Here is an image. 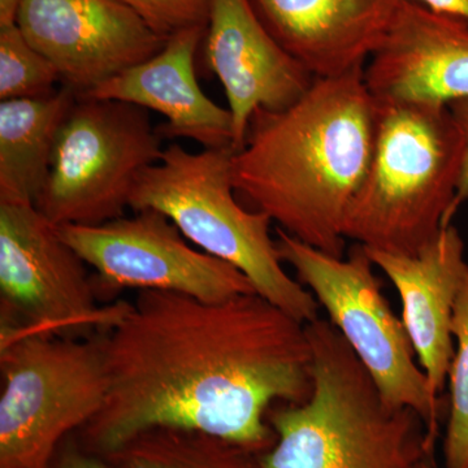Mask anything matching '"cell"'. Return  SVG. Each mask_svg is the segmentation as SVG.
I'll return each instance as SVG.
<instances>
[{
	"instance_id": "obj_1",
	"label": "cell",
	"mask_w": 468,
	"mask_h": 468,
	"mask_svg": "<svg viewBox=\"0 0 468 468\" xmlns=\"http://www.w3.org/2000/svg\"><path fill=\"white\" fill-rule=\"evenodd\" d=\"M101 335L109 393L75 433L101 457L155 430L203 433L261 454L276 442L271 406L300 405L313 392L306 324L258 292L208 303L140 291Z\"/></svg>"
},
{
	"instance_id": "obj_2",
	"label": "cell",
	"mask_w": 468,
	"mask_h": 468,
	"mask_svg": "<svg viewBox=\"0 0 468 468\" xmlns=\"http://www.w3.org/2000/svg\"><path fill=\"white\" fill-rule=\"evenodd\" d=\"M378 103L365 68L315 79L282 111L257 110L234 151V190L294 239L344 258V224L367 175Z\"/></svg>"
},
{
	"instance_id": "obj_3",
	"label": "cell",
	"mask_w": 468,
	"mask_h": 468,
	"mask_svg": "<svg viewBox=\"0 0 468 468\" xmlns=\"http://www.w3.org/2000/svg\"><path fill=\"white\" fill-rule=\"evenodd\" d=\"M314 387L300 405L280 403L267 420L276 433L263 468H415L435 443L423 419L385 402L377 383L329 320L306 325Z\"/></svg>"
},
{
	"instance_id": "obj_4",
	"label": "cell",
	"mask_w": 468,
	"mask_h": 468,
	"mask_svg": "<svg viewBox=\"0 0 468 468\" xmlns=\"http://www.w3.org/2000/svg\"><path fill=\"white\" fill-rule=\"evenodd\" d=\"M377 103L374 154L344 236L369 250L414 257L452 224L464 137L448 104Z\"/></svg>"
},
{
	"instance_id": "obj_5",
	"label": "cell",
	"mask_w": 468,
	"mask_h": 468,
	"mask_svg": "<svg viewBox=\"0 0 468 468\" xmlns=\"http://www.w3.org/2000/svg\"><path fill=\"white\" fill-rule=\"evenodd\" d=\"M232 147L190 153L169 144L135 181L129 207L156 209L201 250L248 276L255 291L304 324L319 319V302L282 267L271 220L237 202Z\"/></svg>"
},
{
	"instance_id": "obj_6",
	"label": "cell",
	"mask_w": 468,
	"mask_h": 468,
	"mask_svg": "<svg viewBox=\"0 0 468 468\" xmlns=\"http://www.w3.org/2000/svg\"><path fill=\"white\" fill-rule=\"evenodd\" d=\"M0 468H50L109 393L101 335L0 341Z\"/></svg>"
},
{
	"instance_id": "obj_7",
	"label": "cell",
	"mask_w": 468,
	"mask_h": 468,
	"mask_svg": "<svg viewBox=\"0 0 468 468\" xmlns=\"http://www.w3.org/2000/svg\"><path fill=\"white\" fill-rule=\"evenodd\" d=\"M276 233L282 263L295 271L301 284L326 311L329 322L374 378L385 402L414 410L435 443L442 399L415 362L417 353L408 329L390 309L365 248L356 246L344 260L294 239L282 228Z\"/></svg>"
},
{
	"instance_id": "obj_8",
	"label": "cell",
	"mask_w": 468,
	"mask_h": 468,
	"mask_svg": "<svg viewBox=\"0 0 468 468\" xmlns=\"http://www.w3.org/2000/svg\"><path fill=\"white\" fill-rule=\"evenodd\" d=\"M163 143L144 107L77 95L36 207L57 227L124 217L135 181L162 158Z\"/></svg>"
},
{
	"instance_id": "obj_9",
	"label": "cell",
	"mask_w": 468,
	"mask_h": 468,
	"mask_svg": "<svg viewBox=\"0 0 468 468\" xmlns=\"http://www.w3.org/2000/svg\"><path fill=\"white\" fill-rule=\"evenodd\" d=\"M82 258L34 203L0 201V341L103 334L126 302L100 306Z\"/></svg>"
},
{
	"instance_id": "obj_10",
	"label": "cell",
	"mask_w": 468,
	"mask_h": 468,
	"mask_svg": "<svg viewBox=\"0 0 468 468\" xmlns=\"http://www.w3.org/2000/svg\"><path fill=\"white\" fill-rule=\"evenodd\" d=\"M100 226L58 227V234L94 270L95 292L122 289L180 292L218 303L257 292L245 273L186 241L156 209H141Z\"/></svg>"
},
{
	"instance_id": "obj_11",
	"label": "cell",
	"mask_w": 468,
	"mask_h": 468,
	"mask_svg": "<svg viewBox=\"0 0 468 468\" xmlns=\"http://www.w3.org/2000/svg\"><path fill=\"white\" fill-rule=\"evenodd\" d=\"M16 26L77 95L155 57L168 41L120 0H23Z\"/></svg>"
},
{
	"instance_id": "obj_12",
	"label": "cell",
	"mask_w": 468,
	"mask_h": 468,
	"mask_svg": "<svg viewBox=\"0 0 468 468\" xmlns=\"http://www.w3.org/2000/svg\"><path fill=\"white\" fill-rule=\"evenodd\" d=\"M201 48L226 90L234 151L242 149L255 111L288 109L315 80L271 36L250 0H211Z\"/></svg>"
},
{
	"instance_id": "obj_13",
	"label": "cell",
	"mask_w": 468,
	"mask_h": 468,
	"mask_svg": "<svg viewBox=\"0 0 468 468\" xmlns=\"http://www.w3.org/2000/svg\"><path fill=\"white\" fill-rule=\"evenodd\" d=\"M365 80L385 100H468V23L403 0Z\"/></svg>"
},
{
	"instance_id": "obj_14",
	"label": "cell",
	"mask_w": 468,
	"mask_h": 468,
	"mask_svg": "<svg viewBox=\"0 0 468 468\" xmlns=\"http://www.w3.org/2000/svg\"><path fill=\"white\" fill-rule=\"evenodd\" d=\"M271 36L315 77L365 68L403 0H250Z\"/></svg>"
},
{
	"instance_id": "obj_15",
	"label": "cell",
	"mask_w": 468,
	"mask_h": 468,
	"mask_svg": "<svg viewBox=\"0 0 468 468\" xmlns=\"http://www.w3.org/2000/svg\"><path fill=\"white\" fill-rule=\"evenodd\" d=\"M206 27L174 34L155 57L107 80L82 97L128 101L156 111L165 117V124L156 126L165 140L185 138L202 144L203 149L232 147L229 109L209 100L197 80L196 57Z\"/></svg>"
},
{
	"instance_id": "obj_16",
	"label": "cell",
	"mask_w": 468,
	"mask_h": 468,
	"mask_svg": "<svg viewBox=\"0 0 468 468\" xmlns=\"http://www.w3.org/2000/svg\"><path fill=\"white\" fill-rule=\"evenodd\" d=\"M365 250L399 292L402 322L419 365L432 389L441 396L454 356L452 311L468 271L460 230L452 224L443 227L439 236L414 257Z\"/></svg>"
},
{
	"instance_id": "obj_17",
	"label": "cell",
	"mask_w": 468,
	"mask_h": 468,
	"mask_svg": "<svg viewBox=\"0 0 468 468\" xmlns=\"http://www.w3.org/2000/svg\"><path fill=\"white\" fill-rule=\"evenodd\" d=\"M77 100L60 85L50 97L0 103V201H38L58 132Z\"/></svg>"
},
{
	"instance_id": "obj_18",
	"label": "cell",
	"mask_w": 468,
	"mask_h": 468,
	"mask_svg": "<svg viewBox=\"0 0 468 468\" xmlns=\"http://www.w3.org/2000/svg\"><path fill=\"white\" fill-rule=\"evenodd\" d=\"M122 468H263L260 454L218 437L155 430L107 457Z\"/></svg>"
},
{
	"instance_id": "obj_19",
	"label": "cell",
	"mask_w": 468,
	"mask_h": 468,
	"mask_svg": "<svg viewBox=\"0 0 468 468\" xmlns=\"http://www.w3.org/2000/svg\"><path fill=\"white\" fill-rule=\"evenodd\" d=\"M452 335L455 344L443 458L445 468H468V271L452 311Z\"/></svg>"
},
{
	"instance_id": "obj_20",
	"label": "cell",
	"mask_w": 468,
	"mask_h": 468,
	"mask_svg": "<svg viewBox=\"0 0 468 468\" xmlns=\"http://www.w3.org/2000/svg\"><path fill=\"white\" fill-rule=\"evenodd\" d=\"M57 84V68L27 42L20 27H0V100L50 97Z\"/></svg>"
},
{
	"instance_id": "obj_21",
	"label": "cell",
	"mask_w": 468,
	"mask_h": 468,
	"mask_svg": "<svg viewBox=\"0 0 468 468\" xmlns=\"http://www.w3.org/2000/svg\"><path fill=\"white\" fill-rule=\"evenodd\" d=\"M133 8L165 38L190 29L207 27L211 0H120Z\"/></svg>"
},
{
	"instance_id": "obj_22",
	"label": "cell",
	"mask_w": 468,
	"mask_h": 468,
	"mask_svg": "<svg viewBox=\"0 0 468 468\" xmlns=\"http://www.w3.org/2000/svg\"><path fill=\"white\" fill-rule=\"evenodd\" d=\"M50 468H122L116 463L85 451L75 435L68 437L58 446Z\"/></svg>"
},
{
	"instance_id": "obj_23",
	"label": "cell",
	"mask_w": 468,
	"mask_h": 468,
	"mask_svg": "<svg viewBox=\"0 0 468 468\" xmlns=\"http://www.w3.org/2000/svg\"><path fill=\"white\" fill-rule=\"evenodd\" d=\"M449 107L457 119L464 137L463 165H462L460 185H458L457 196L452 206V215H455L462 203L468 199V100L452 101Z\"/></svg>"
},
{
	"instance_id": "obj_24",
	"label": "cell",
	"mask_w": 468,
	"mask_h": 468,
	"mask_svg": "<svg viewBox=\"0 0 468 468\" xmlns=\"http://www.w3.org/2000/svg\"><path fill=\"white\" fill-rule=\"evenodd\" d=\"M431 11L468 23V0H414Z\"/></svg>"
},
{
	"instance_id": "obj_25",
	"label": "cell",
	"mask_w": 468,
	"mask_h": 468,
	"mask_svg": "<svg viewBox=\"0 0 468 468\" xmlns=\"http://www.w3.org/2000/svg\"><path fill=\"white\" fill-rule=\"evenodd\" d=\"M21 2L23 0H0V27L16 24Z\"/></svg>"
},
{
	"instance_id": "obj_26",
	"label": "cell",
	"mask_w": 468,
	"mask_h": 468,
	"mask_svg": "<svg viewBox=\"0 0 468 468\" xmlns=\"http://www.w3.org/2000/svg\"><path fill=\"white\" fill-rule=\"evenodd\" d=\"M415 468H436V466L432 463V460L428 458V460L421 461L420 463H418Z\"/></svg>"
}]
</instances>
